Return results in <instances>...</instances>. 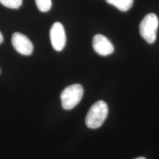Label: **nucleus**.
Returning <instances> with one entry per match:
<instances>
[{
    "instance_id": "9",
    "label": "nucleus",
    "mask_w": 159,
    "mask_h": 159,
    "mask_svg": "<svg viewBox=\"0 0 159 159\" xmlns=\"http://www.w3.org/2000/svg\"><path fill=\"white\" fill-rule=\"evenodd\" d=\"M0 3L7 8H19L23 4V0H0Z\"/></svg>"
},
{
    "instance_id": "1",
    "label": "nucleus",
    "mask_w": 159,
    "mask_h": 159,
    "mask_svg": "<svg viewBox=\"0 0 159 159\" xmlns=\"http://www.w3.org/2000/svg\"><path fill=\"white\" fill-rule=\"evenodd\" d=\"M108 108L106 102L99 100L95 102L90 108L85 118L87 126L95 129L102 125L108 116Z\"/></svg>"
},
{
    "instance_id": "3",
    "label": "nucleus",
    "mask_w": 159,
    "mask_h": 159,
    "mask_svg": "<svg viewBox=\"0 0 159 159\" xmlns=\"http://www.w3.org/2000/svg\"><path fill=\"white\" fill-rule=\"evenodd\" d=\"M83 93V88L79 84L67 87L60 95L63 108L67 110L74 108L81 101Z\"/></svg>"
},
{
    "instance_id": "6",
    "label": "nucleus",
    "mask_w": 159,
    "mask_h": 159,
    "mask_svg": "<svg viewBox=\"0 0 159 159\" xmlns=\"http://www.w3.org/2000/svg\"><path fill=\"white\" fill-rule=\"evenodd\" d=\"M93 47L97 53L102 56H107L114 52L113 44L108 39L102 34H97L93 39Z\"/></svg>"
},
{
    "instance_id": "4",
    "label": "nucleus",
    "mask_w": 159,
    "mask_h": 159,
    "mask_svg": "<svg viewBox=\"0 0 159 159\" xmlns=\"http://www.w3.org/2000/svg\"><path fill=\"white\" fill-rule=\"evenodd\" d=\"M50 37L53 48L56 51H62L66 46V36L61 23L56 22L52 24L50 29Z\"/></svg>"
},
{
    "instance_id": "8",
    "label": "nucleus",
    "mask_w": 159,
    "mask_h": 159,
    "mask_svg": "<svg viewBox=\"0 0 159 159\" xmlns=\"http://www.w3.org/2000/svg\"><path fill=\"white\" fill-rule=\"evenodd\" d=\"M38 9L40 11L46 12L51 9L52 6L51 0H35Z\"/></svg>"
},
{
    "instance_id": "2",
    "label": "nucleus",
    "mask_w": 159,
    "mask_h": 159,
    "mask_svg": "<svg viewBox=\"0 0 159 159\" xmlns=\"http://www.w3.org/2000/svg\"><path fill=\"white\" fill-rule=\"evenodd\" d=\"M159 19L154 13L146 15L140 24V34L146 42L153 44L156 40L159 27Z\"/></svg>"
},
{
    "instance_id": "5",
    "label": "nucleus",
    "mask_w": 159,
    "mask_h": 159,
    "mask_svg": "<svg viewBox=\"0 0 159 159\" xmlns=\"http://www.w3.org/2000/svg\"><path fill=\"white\" fill-rule=\"evenodd\" d=\"M11 43L15 50L20 54L30 56L33 51V45L29 38L20 33L12 34Z\"/></svg>"
},
{
    "instance_id": "11",
    "label": "nucleus",
    "mask_w": 159,
    "mask_h": 159,
    "mask_svg": "<svg viewBox=\"0 0 159 159\" xmlns=\"http://www.w3.org/2000/svg\"><path fill=\"white\" fill-rule=\"evenodd\" d=\"M146 159V158H144V157H137L136 159Z\"/></svg>"
},
{
    "instance_id": "7",
    "label": "nucleus",
    "mask_w": 159,
    "mask_h": 159,
    "mask_svg": "<svg viewBox=\"0 0 159 159\" xmlns=\"http://www.w3.org/2000/svg\"><path fill=\"white\" fill-rule=\"evenodd\" d=\"M106 1L114 6L121 11H127L131 8L134 0H106Z\"/></svg>"
},
{
    "instance_id": "10",
    "label": "nucleus",
    "mask_w": 159,
    "mask_h": 159,
    "mask_svg": "<svg viewBox=\"0 0 159 159\" xmlns=\"http://www.w3.org/2000/svg\"><path fill=\"white\" fill-rule=\"evenodd\" d=\"M4 40V38H3V35L2 33L0 32V44H1L3 42Z\"/></svg>"
}]
</instances>
